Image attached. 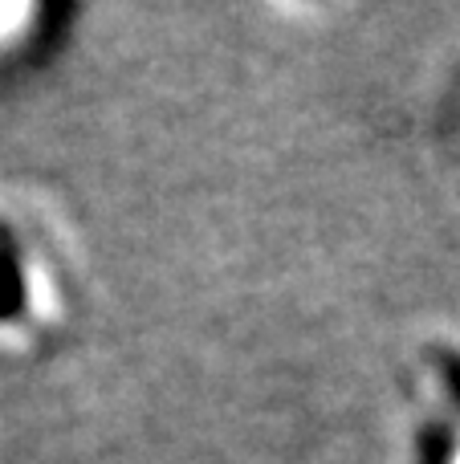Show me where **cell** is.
<instances>
[{
  "mask_svg": "<svg viewBox=\"0 0 460 464\" xmlns=\"http://www.w3.org/2000/svg\"><path fill=\"white\" fill-rule=\"evenodd\" d=\"M24 305V277L21 265L13 261L8 253H0V318H13L16 310Z\"/></svg>",
  "mask_w": 460,
  "mask_h": 464,
  "instance_id": "obj_1",
  "label": "cell"
},
{
  "mask_svg": "<svg viewBox=\"0 0 460 464\" xmlns=\"http://www.w3.org/2000/svg\"><path fill=\"white\" fill-rule=\"evenodd\" d=\"M440 371H445V383H448V395L460 403V354H445L440 359Z\"/></svg>",
  "mask_w": 460,
  "mask_h": 464,
  "instance_id": "obj_2",
  "label": "cell"
}]
</instances>
